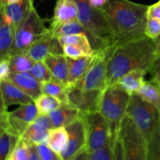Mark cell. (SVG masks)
Masks as SVG:
<instances>
[{
	"mask_svg": "<svg viewBox=\"0 0 160 160\" xmlns=\"http://www.w3.org/2000/svg\"><path fill=\"white\" fill-rule=\"evenodd\" d=\"M155 39L141 36L111 47L107 66L108 86L117 84L126 73L134 70L148 73L159 56Z\"/></svg>",
	"mask_w": 160,
	"mask_h": 160,
	"instance_id": "1",
	"label": "cell"
},
{
	"mask_svg": "<svg viewBox=\"0 0 160 160\" xmlns=\"http://www.w3.org/2000/svg\"><path fill=\"white\" fill-rule=\"evenodd\" d=\"M148 9L129 0H109L99 11L119 44L145 35Z\"/></svg>",
	"mask_w": 160,
	"mask_h": 160,
	"instance_id": "2",
	"label": "cell"
},
{
	"mask_svg": "<svg viewBox=\"0 0 160 160\" xmlns=\"http://www.w3.org/2000/svg\"><path fill=\"white\" fill-rule=\"evenodd\" d=\"M78 7V17L88 34L95 51L106 49L117 44V39L99 9L89 5L88 0H75Z\"/></svg>",
	"mask_w": 160,
	"mask_h": 160,
	"instance_id": "3",
	"label": "cell"
},
{
	"mask_svg": "<svg viewBox=\"0 0 160 160\" xmlns=\"http://www.w3.org/2000/svg\"><path fill=\"white\" fill-rule=\"evenodd\" d=\"M130 98L131 95L117 84L108 86L102 95L98 112L109 123L114 138L126 116Z\"/></svg>",
	"mask_w": 160,
	"mask_h": 160,
	"instance_id": "4",
	"label": "cell"
},
{
	"mask_svg": "<svg viewBox=\"0 0 160 160\" xmlns=\"http://www.w3.org/2000/svg\"><path fill=\"white\" fill-rule=\"evenodd\" d=\"M126 116L132 120L148 142L160 128V111L138 94L131 95Z\"/></svg>",
	"mask_w": 160,
	"mask_h": 160,
	"instance_id": "5",
	"label": "cell"
},
{
	"mask_svg": "<svg viewBox=\"0 0 160 160\" xmlns=\"http://www.w3.org/2000/svg\"><path fill=\"white\" fill-rule=\"evenodd\" d=\"M124 160H148V141L131 118L125 116L118 132Z\"/></svg>",
	"mask_w": 160,
	"mask_h": 160,
	"instance_id": "6",
	"label": "cell"
},
{
	"mask_svg": "<svg viewBox=\"0 0 160 160\" xmlns=\"http://www.w3.org/2000/svg\"><path fill=\"white\" fill-rule=\"evenodd\" d=\"M38 116V110L34 102L20 105V107L12 112H9L7 108L1 106L0 128L22 138Z\"/></svg>",
	"mask_w": 160,
	"mask_h": 160,
	"instance_id": "7",
	"label": "cell"
},
{
	"mask_svg": "<svg viewBox=\"0 0 160 160\" xmlns=\"http://www.w3.org/2000/svg\"><path fill=\"white\" fill-rule=\"evenodd\" d=\"M47 31L48 28L45 27L44 20L34 7L23 23L16 30L12 56L28 51L29 47L42 37Z\"/></svg>",
	"mask_w": 160,
	"mask_h": 160,
	"instance_id": "8",
	"label": "cell"
},
{
	"mask_svg": "<svg viewBox=\"0 0 160 160\" xmlns=\"http://www.w3.org/2000/svg\"><path fill=\"white\" fill-rule=\"evenodd\" d=\"M87 135V149L89 152L106 146L112 138V128L99 112H82Z\"/></svg>",
	"mask_w": 160,
	"mask_h": 160,
	"instance_id": "9",
	"label": "cell"
},
{
	"mask_svg": "<svg viewBox=\"0 0 160 160\" xmlns=\"http://www.w3.org/2000/svg\"><path fill=\"white\" fill-rule=\"evenodd\" d=\"M111 47L94 52V61L86 74L76 81L86 92H104L108 87L107 66Z\"/></svg>",
	"mask_w": 160,
	"mask_h": 160,
	"instance_id": "10",
	"label": "cell"
},
{
	"mask_svg": "<svg viewBox=\"0 0 160 160\" xmlns=\"http://www.w3.org/2000/svg\"><path fill=\"white\" fill-rule=\"evenodd\" d=\"M69 105L83 112H98L103 92H86L78 82L67 84Z\"/></svg>",
	"mask_w": 160,
	"mask_h": 160,
	"instance_id": "11",
	"label": "cell"
},
{
	"mask_svg": "<svg viewBox=\"0 0 160 160\" xmlns=\"http://www.w3.org/2000/svg\"><path fill=\"white\" fill-rule=\"evenodd\" d=\"M82 116V115H81ZM68 132V142L60 156L61 160H70L87 149V135L82 117L66 127Z\"/></svg>",
	"mask_w": 160,
	"mask_h": 160,
	"instance_id": "12",
	"label": "cell"
},
{
	"mask_svg": "<svg viewBox=\"0 0 160 160\" xmlns=\"http://www.w3.org/2000/svg\"><path fill=\"white\" fill-rule=\"evenodd\" d=\"M27 52L35 62L44 60V59L50 54L64 55L62 45L58 38L53 36L48 28L47 32L34 42L29 47Z\"/></svg>",
	"mask_w": 160,
	"mask_h": 160,
	"instance_id": "13",
	"label": "cell"
},
{
	"mask_svg": "<svg viewBox=\"0 0 160 160\" xmlns=\"http://www.w3.org/2000/svg\"><path fill=\"white\" fill-rule=\"evenodd\" d=\"M53 128L48 115L39 114L23 135L22 138L34 145H47L49 131Z\"/></svg>",
	"mask_w": 160,
	"mask_h": 160,
	"instance_id": "14",
	"label": "cell"
},
{
	"mask_svg": "<svg viewBox=\"0 0 160 160\" xmlns=\"http://www.w3.org/2000/svg\"><path fill=\"white\" fill-rule=\"evenodd\" d=\"M34 8L33 0H20L12 4H1V16L16 30Z\"/></svg>",
	"mask_w": 160,
	"mask_h": 160,
	"instance_id": "15",
	"label": "cell"
},
{
	"mask_svg": "<svg viewBox=\"0 0 160 160\" xmlns=\"http://www.w3.org/2000/svg\"><path fill=\"white\" fill-rule=\"evenodd\" d=\"M1 106L7 108L12 105H24L34 100L27 95L9 79L0 81Z\"/></svg>",
	"mask_w": 160,
	"mask_h": 160,
	"instance_id": "16",
	"label": "cell"
},
{
	"mask_svg": "<svg viewBox=\"0 0 160 160\" xmlns=\"http://www.w3.org/2000/svg\"><path fill=\"white\" fill-rule=\"evenodd\" d=\"M78 7L75 0H57L49 28H56L71 20H77Z\"/></svg>",
	"mask_w": 160,
	"mask_h": 160,
	"instance_id": "17",
	"label": "cell"
},
{
	"mask_svg": "<svg viewBox=\"0 0 160 160\" xmlns=\"http://www.w3.org/2000/svg\"><path fill=\"white\" fill-rule=\"evenodd\" d=\"M8 79L15 84L27 95L31 96L34 100L42 94V84L38 81L30 72L10 73Z\"/></svg>",
	"mask_w": 160,
	"mask_h": 160,
	"instance_id": "18",
	"label": "cell"
},
{
	"mask_svg": "<svg viewBox=\"0 0 160 160\" xmlns=\"http://www.w3.org/2000/svg\"><path fill=\"white\" fill-rule=\"evenodd\" d=\"M81 115L82 112L77 108L70 105L62 104L60 107L50 112L48 117L53 128H66L81 118Z\"/></svg>",
	"mask_w": 160,
	"mask_h": 160,
	"instance_id": "19",
	"label": "cell"
},
{
	"mask_svg": "<svg viewBox=\"0 0 160 160\" xmlns=\"http://www.w3.org/2000/svg\"><path fill=\"white\" fill-rule=\"evenodd\" d=\"M43 61L50 70L53 78L64 84H68L69 66L65 55L50 54Z\"/></svg>",
	"mask_w": 160,
	"mask_h": 160,
	"instance_id": "20",
	"label": "cell"
},
{
	"mask_svg": "<svg viewBox=\"0 0 160 160\" xmlns=\"http://www.w3.org/2000/svg\"><path fill=\"white\" fill-rule=\"evenodd\" d=\"M15 39V29L1 16L0 20V59L10 58Z\"/></svg>",
	"mask_w": 160,
	"mask_h": 160,
	"instance_id": "21",
	"label": "cell"
},
{
	"mask_svg": "<svg viewBox=\"0 0 160 160\" xmlns=\"http://www.w3.org/2000/svg\"><path fill=\"white\" fill-rule=\"evenodd\" d=\"M147 73L143 70H134L123 75L117 82L120 87L126 91L130 95L138 94L145 83V76Z\"/></svg>",
	"mask_w": 160,
	"mask_h": 160,
	"instance_id": "22",
	"label": "cell"
},
{
	"mask_svg": "<svg viewBox=\"0 0 160 160\" xmlns=\"http://www.w3.org/2000/svg\"><path fill=\"white\" fill-rule=\"evenodd\" d=\"M67 59L69 66L68 84H71L81 80L86 74L94 61V54L78 59L69 57H67Z\"/></svg>",
	"mask_w": 160,
	"mask_h": 160,
	"instance_id": "23",
	"label": "cell"
},
{
	"mask_svg": "<svg viewBox=\"0 0 160 160\" xmlns=\"http://www.w3.org/2000/svg\"><path fill=\"white\" fill-rule=\"evenodd\" d=\"M68 142V132L64 127L52 128L48 133L47 146L60 157Z\"/></svg>",
	"mask_w": 160,
	"mask_h": 160,
	"instance_id": "24",
	"label": "cell"
},
{
	"mask_svg": "<svg viewBox=\"0 0 160 160\" xmlns=\"http://www.w3.org/2000/svg\"><path fill=\"white\" fill-rule=\"evenodd\" d=\"M138 94L160 111V84L157 80L145 81Z\"/></svg>",
	"mask_w": 160,
	"mask_h": 160,
	"instance_id": "25",
	"label": "cell"
},
{
	"mask_svg": "<svg viewBox=\"0 0 160 160\" xmlns=\"http://www.w3.org/2000/svg\"><path fill=\"white\" fill-rule=\"evenodd\" d=\"M42 90L43 94L52 95L58 98L62 104L69 105L67 84H64L56 78H52L50 81L42 83Z\"/></svg>",
	"mask_w": 160,
	"mask_h": 160,
	"instance_id": "26",
	"label": "cell"
},
{
	"mask_svg": "<svg viewBox=\"0 0 160 160\" xmlns=\"http://www.w3.org/2000/svg\"><path fill=\"white\" fill-rule=\"evenodd\" d=\"M21 138L5 130L0 133V160H7Z\"/></svg>",
	"mask_w": 160,
	"mask_h": 160,
	"instance_id": "27",
	"label": "cell"
},
{
	"mask_svg": "<svg viewBox=\"0 0 160 160\" xmlns=\"http://www.w3.org/2000/svg\"><path fill=\"white\" fill-rule=\"evenodd\" d=\"M48 29L56 38L73 34H86L88 36L87 31L78 19L62 23L56 28H48Z\"/></svg>",
	"mask_w": 160,
	"mask_h": 160,
	"instance_id": "28",
	"label": "cell"
},
{
	"mask_svg": "<svg viewBox=\"0 0 160 160\" xmlns=\"http://www.w3.org/2000/svg\"><path fill=\"white\" fill-rule=\"evenodd\" d=\"M34 62L27 52L13 55L10 57V73L30 72Z\"/></svg>",
	"mask_w": 160,
	"mask_h": 160,
	"instance_id": "29",
	"label": "cell"
},
{
	"mask_svg": "<svg viewBox=\"0 0 160 160\" xmlns=\"http://www.w3.org/2000/svg\"><path fill=\"white\" fill-rule=\"evenodd\" d=\"M61 45H75L84 48L89 56H92L95 50L92 48L90 39L86 34H73L58 38Z\"/></svg>",
	"mask_w": 160,
	"mask_h": 160,
	"instance_id": "30",
	"label": "cell"
},
{
	"mask_svg": "<svg viewBox=\"0 0 160 160\" xmlns=\"http://www.w3.org/2000/svg\"><path fill=\"white\" fill-rule=\"evenodd\" d=\"M34 103L41 115H48L50 112L56 110L62 105L60 100L58 98L43 93L34 100Z\"/></svg>",
	"mask_w": 160,
	"mask_h": 160,
	"instance_id": "31",
	"label": "cell"
},
{
	"mask_svg": "<svg viewBox=\"0 0 160 160\" xmlns=\"http://www.w3.org/2000/svg\"><path fill=\"white\" fill-rule=\"evenodd\" d=\"M30 73L42 84L54 78L50 70L43 60L34 62L32 68L30 70Z\"/></svg>",
	"mask_w": 160,
	"mask_h": 160,
	"instance_id": "32",
	"label": "cell"
},
{
	"mask_svg": "<svg viewBox=\"0 0 160 160\" xmlns=\"http://www.w3.org/2000/svg\"><path fill=\"white\" fill-rule=\"evenodd\" d=\"M114 138H113L103 148L89 152L88 160H112Z\"/></svg>",
	"mask_w": 160,
	"mask_h": 160,
	"instance_id": "33",
	"label": "cell"
},
{
	"mask_svg": "<svg viewBox=\"0 0 160 160\" xmlns=\"http://www.w3.org/2000/svg\"><path fill=\"white\" fill-rule=\"evenodd\" d=\"M28 155L29 143L21 138L7 160H28Z\"/></svg>",
	"mask_w": 160,
	"mask_h": 160,
	"instance_id": "34",
	"label": "cell"
},
{
	"mask_svg": "<svg viewBox=\"0 0 160 160\" xmlns=\"http://www.w3.org/2000/svg\"><path fill=\"white\" fill-rule=\"evenodd\" d=\"M148 160H160V128L148 142Z\"/></svg>",
	"mask_w": 160,
	"mask_h": 160,
	"instance_id": "35",
	"label": "cell"
},
{
	"mask_svg": "<svg viewBox=\"0 0 160 160\" xmlns=\"http://www.w3.org/2000/svg\"><path fill=\"white\" fill-rule=\"evenodd\" d=\"M63 53L67 57L71 59H78V58L88 56L87 52L81 48V46L75 45H62Z\"/></svg>",
	"mask_w": 160,
	"mask_h": 160,
	"instance_id": "36",
	"label": "cell"
},
{
	"mask_svg": "<svg viewBox=\"0 0 160 160\" xmlns=\"http://www.w3.org/2000/svg\"><path fill=\"white\" fill-rule=\"evenodd\" d=\"M145 35L152 39L157 38L160 35V21L153 17H148L145 28Z\"/></svg>",
	"mask_w": 160,
	"mask_h": 160,
	"instance_id": "37",
	"label": "cell"
},
{
	"mask_svg": "<svg viewBox=\"0 0 160 160\" xmlns=\"http://www.w3.org/2000/svg\"><path fill=\"white\" fill-rule=\"evenodd\" d=\"M40 160H61L58 155L52 151L47 145H36Z\"/></svg>",
	"mask_w": 160,
	"mask_h": 160,
	"instance_id": "38",
	"label": "cell"
},
{
	"mask_svg": "<svg viewBox=\"0 0 160 160\" xmlns=\"http://www.w3.org/2000/svg\"><path fill=\"white\" fill-rule=\"evenodd\" d=\"M10 75V58L0 59V81L6 80Z\"/></svg>",
	"mask_w": 160,
	"mask_h": 160,
	"instance_id": "39",
	"label": "cell"
},
{
	"mask_svg": "<svg viewBox=\"0 0 160 160\" xmlns=\"http://www.w3.org/2000/svg\"><path fill=\"white\" fill-rule=\"evenodd\" d=\"M112 160H124L123 159V148H122L121 142H120V138H119L118 134L114 138Z\"/></svg>",
	"mask_w": 160,
	"mask_h": 160,
	"instance_id": "40",
	"label": "cell"
},
{
	"mask_svg": "<svg viewBox=\"0 0 160 160\" xmlns=\"http://www.w3.org/2000/svg\"><path fill=\"white\" fill-rule=\"evenodd\" d=\"M148 73H150L152 78L160 81V56L157 57V59L153 62L151 67L148 70Z\"/></svg>",
	"mask_w": 160,
	"mask_h": 160,
	"instance_id": "41",
	"label": "cell"
},
{
	"mask_svg": "<svg viewBox=\"0 0 160 160\" xmlns=\"http://www.w3.org/2000/svg\"><path fill=\"white\" fill-rule=\"evenodd\" d=\"M148 17H153L160 21V4L159 2L148 6Z\"/></svg>",
	"mask_w": 160,
	"mask_h": 160,
	"instance_id": "42",
	"label": "cell"
},
{
	"mask_svg": "<svg viewBox=\"0 0 160 160\" xmlns=\"http://www.w3.org/2000/svg\"><path fill=\"white\" fill-rule=\"evenodd\" d=\"M28 160H40L38 152L37 147L33 144L29 143V155Z\"/></svg>",
	"mask_w": 160,
	"mask_h": 160,
	"instance_id": "43",
	"label": "cell"
},
{
	"mask_svg": "<svg viewBox=\"0 0 160 160\" xmlns=\"http://www.w3.org/2000/svg\"><path fill=\"white\" fill-rule=\"evenodd\" d=\"M88 156H89V152L88 151V149L84 150L82 152L80 153L79 155L74 157L73 159L70 160H88Z\"/></svg>",
	"mask_w": 160,
	"mask_h": 160,
	"instance_id": "44",
	"label": "cell"
},
{
	"mask_svg": "<svg viewBox=\"0 0 160 160\" xmlns=\"http://www.w3.org/2000/svg\"><path fill=\"white\" fill-rule=\"evenodd\" d=\"M155 40H156V46H157L158 53H159V55L160 56V35L157 38L155 39Z\"/></svg>",
	"mask_w": 160,
	"mask_h": 160,
	"instance_id": "45",
	"label": "cell"
},
{
	"mask_svg": "<svg viewBox=\"0 0 160 160\" xmlns=\"http://www.w3.org/2000/svg\"><path fill=\"white\" fill-rule=\"evenodd\" d=\"M20 0H7V4H12V3L18 2Z\"/></svg>",
	"mask_w": 160,
	"mask_h": 160,
	"instance_id": "46",
	"label": "cell"
},
{
	"mask_svg": "<svg viewBox=\"0 0 160 160\" xmlns=\"http://www.w3.org/2000/svg\"><path fill=\"white\" fill-rule=\"evenodd\" d=\"M159 2V4H160V0H159V2Z\"/></svg>",
	"mask_w": 160,
	"mask_h": 160,
	"instance_id": "47",
	"label": "cell"
},
{
	"mask_svg": "<svg viewBox=\"0 0 160 160\" xmlns=\"http://www.w3.org/2000/svg\"><path fill=\"white\" fill-rule=\"evenodd\" d=\"M159 84H160V81H159Z\"/></svg>",
	"mask_w": 160,
	"mask_h": 160,
	"instance_id": "48",
	"label": "cell"
}]
</instances>
